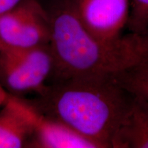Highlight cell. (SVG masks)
I'll use <instances>...</instances> for the list:
<instances>
[{"label": "cell", "instance_id": "cell-3", "mask_svg": "<svg viewBox=\"0 0 148 148\" xmlns=\"http://www.w3.org/2000/svg\"><path fill=\"white\" fill-rule=\"evenodd\" d=\"M53 71L49 45L34 47L5 46L0 49V82L14 93H40ZM8 91V92H9Z\"/></svg>", "mask_w": 148, "mask_h": 148}, {"label": "cell", "instance_id": "cell-14", "mask_svg": "<svg viewBox=\"0 0 148 148\" xmlns=\"http://www.w3.org/2000/svg\"><path fill=\"white\" fill-rule=\"evenodd\" d=\"M5 46H6V45H5L3 43V42L1 41V40L0 39V49H2L3 47H5Z\"/></svg>", "mask_w": 148, "mask_h": 148}, {"label": "cell", "instance_id": "cell-12", "mask_svg": "<svg viewBox=\"0 0 148 148\" xmlns=\"http://www.w3.org/2000/svg\"><path fill=\"white\" fill-rule=\"evenodd\" d=\"M22 0H0V15L15 6Z\"/></svg>", "mask_w": 148, "mask_h": 148}, {"label": "cell", "instance_id": "cell-13", "mask_svg": "<svg viewBox=\"0 0 148 148\" xmlns=\"http://www.w3.org/2000/svg\"><path fill=\"white\" fill-rule=\"evenodd\" d=\"M10 93L5 90L4 86L0 82V109L2 108L5 103L8 100Z\"/></svg>", "mask_w": 148, "mask_h": 148}, {"label": "cell", "instance_id": "cell-7", "mask_svg": "<svg viewBox=\"0 0 148 148\" xmlns=\"http://www.w3.org/2000/svg\"><path fill=\"white\" fill-rule=\"evenodd\" d=\"M34 129L24 99L10 93L0 109V148L29 147Z\"/></svg>", "mask_w": 148, "mask_h": 148}, {"label": "cell", "instance_id": "cell-2", "mask_svg": "<svg viewBox=\"0 0 148 148\" xmlns=\"http://www.w3.org/2000/svg\"><path fill=\"white\" fill-rule=\"evenodd\" d=\"M31 101L40 112L92 141L112 148L133 94L116 77L71 78L47 85Z\"/></svg>", "mask_w": 148, "mask_h": 148}, {"label": "cell", "instance_id": "cell-10", "mask_svg": "<svg viewBox=\"0 0 148 148\" xmlns=\"http://www.w3.org/2000/svg\"><path fill=\"white\" fill-rule=\"evenodd\" d=\"M116 78L130 92L148 99V81L132 79L123 75H120Z\"/></svg>", "mask_w": 148, "mask_h": 148}, {"label": "cell", "instance_id": "cell-5", "mask_svg": "<svg viewBox=\"0 0 148 148\" xmlns=\"http://www.w3.org/2000/svg\"><path fill=\"white\" fill-rule=\"evenodd\" d=\"M77 17L90 34L113 40L128 23L130 0H73Z\"/></svg>", "mask_w": 148, "mask_h": 148}, {"label": "cell", "instance_id": "cell-11", "mask_svg": "<svg viewBox=\"0 0 148 148\" xmlns=\"http://www.w3.org/2000/svg\"><path fill=\"white\" fill-rule=\"evenodd\" d=\"M123 75L132 79L148 81V60L140 64Z\"/></svg>", "mask_w": 148, "mask_h": 148}, {"label": "cell", "instance_id": "cell-15", "mask_svg": "<svg viewBox=\"0 0 148 148\" xmlns=\"http://www.w3.org/2000/svg\"><path fill=\"white\" fill-rule=\"evenodd\" d=\"M143 35H144V36H145L146 38H147V39H148V28L147 29V30H146V32H145V34H143Z\"/></svg>", "mask_w": 148, "mask_h": 148}, {"label": "cell", "instance_id": "cell-6", "mask_svg": "<svg viewBox=\"0 0 148 148\" xmlns=\"http://www.w3.org/2000/svg\"><path fill=\"white\" fill-rule=\"evenodd\" d=\"M24 101L34 129L30 147L98 148L64 123L42 113L31 101Z\"/></svg>", "mask_w": 148, "mask_h": 148}, {"label": "cell", "instance_id": "cell-9", "mask_svg": "<svg viewBox=\"0 0 148 148\" xmlns=\"http://www.w3.org/2000/svg\"><path fill=\"white\" fill-rule=\"evenodd\" d=\"M127 27L130 32L144 34L148 28V0H130Z\"/></svg>", "mask_w": 148, "mask_h": 148}, {"label": "cell", "instance_id": "cell-4", "mask_svg": "<svg viewBox=\"0 0 148 148\" xmlns=\"http://www.w3.org/2000/svg\"><path fill=\"white\" fill-rule=\"evenodd\" d=\"M0 39L10 47L49 45L50 23L47 10L38 0H22L0 15Z\"/></svg>", "mask_w": 148, "mask_h": 148}, {"label": "cell", "instance_id": "cell-1", "mask_svg": "<svg viewBox=\"0 0 148 148\" xmlns=\"http://www.w3.org/2000/svg\"><path fill=\"white\" fill-rule=\"evenodd\" d=\"M47 12L53 82L115 77L148 60V39L144 35L130 32L116 39H99L79 21L73 0H57Z\"/></svg>", "mask_w": 148, "mask_h": 148}, {"label": "cell", "instance_id": "cell-8", "mask_svg": "<svg viewBox=\"0 0 148 148\" xmlns=\"http://www.w3.org/2000/svg\"><path fill=\"white\" fill-rule=\"evenodd\" d=\"M112 148H148L147 99L133 94L129 111Z\"/></svg>", "mask_w": 148, "mask_h": 148}]
</instances>
